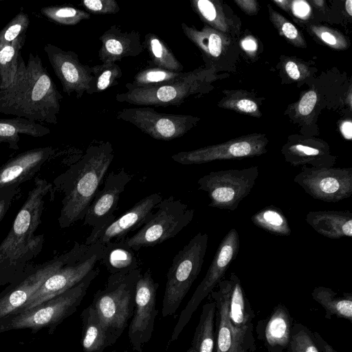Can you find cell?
I'll list each match as a JSON object with an SVG mask.
<instances>
[{
  "label": "cell",
  "mask_w": 352,
  "mask_h": 352,
  "mask_svg": "<svg viewBox=\"0 0 352 352\" xmlns=\"http://www.w3.org/2000/svg\"><path fill=\"white\" fill-rule=\"evenodd\" d=\"M62 99L40 56L30 53L27 64L20 56L12 83L0 89V113L56 124Z\"/></svg>",
  "instance_id": "cell-1"
},
{
  "label": "cell",
  "mask_w": 352,
  "mask_h": 352,
  "mask_svg": "<svg viewBox=\"0 0 352 352\" xmlns=\"http://www.w3.org/2000/svg\"><path fill=\"white\" fill-rule=\"evenodd\" d=\"M52 184L36 177L7 236L0 243V287L17 282L28 263L42 250L44 234L35 235L41 223L45 197Z\"/></svg>",
  "instance_id": "cell-2"
},
{
  "label": "cell",
  "mask_w": 352,
  "mask_h": 352,
  "mask_svg": "<svg viewBox=\"0 0 352 352\" xmlns=\"http://www.w3.org/2000/svg\"><path fill=\"white\" fill-rule=\"evenodd\" d=\"M113 157L109 142L90 145L77 162L54 180L56 190L63 195L58 219L60 228L83 220Z\"/></svg>",
  "instance_id": "cell-3"
},
{
  "label": "cell",
  "mask_w": 352,
  "mask_h": 352,
  "mask_svg": "<svg viewBox=\"0 0 352 352\" xmlns=\"http://www.w3.org/2000/svg\"><path fill=\"white\" fill-rule=\"evenodd\" d=\"M100 270L93 269L78 284L41 304L18 314L0 318V333L29 329L35 333L43 328L54 333L64 320L76 311L92 281Z\"/></svg>",
  "instance_id": "cell-4"
},
{
  "label": "cell",
  "mask_w": 352,
  "mask_h": 352,
  "mask_svg": "<svg viewBox=\"0 0 352 352\" xmlns=\"http://www.w3.org/2000/svg\"><path fill=\"white\" fill-rule=\"evenodd\" d=\"M140 274V268L126 274H109L104 287L94 296L91 305L98 314L109 346L122 336L133 315L135 285Z\"/></svg>",
  "instance_id": "cell-5"
},
{
  "label": "cell",
  "mask_w": 352,
  "mask_h": 352,
  "mask_svg": "<svg viewBox=\"0 0 352 352\" xmlns=\"http://www.w3.org/2000/svg\"><path fill=\"white\" fill-rule=\"evenodd\" d=\"M208 235L198 232L175 256L166 274L162 315H174L199 274L206 253Z\"/></svg>",
  "instance_id": "cell-6"
},
{
  "label": "cell",
  "mask_w": 352,
  "mask_h": 352,
  "mask_svg": "<svg viewBox=\"0 0 352 352\" xmlns=\"http://www.w3.org/2000/svg\"><path fill=\"white\" fill-rule=\"evenodd\" d=\"M211 69L198 68L186 72L179 79L158 87L129 89L117 94L119 102L141 106H179L192 95L204 94L210 89Z\"/></svg>",
  "instance_id": "cell-7"
},
{
  "label": "cell",
  "mask_w": 352,
  "mask_h": 352,
  "mask_svg": "<svg viewBox=\"0 0 352 352\" xmlns=\"http://www.w3.org/2000/svg\"><path fill=\"white\" fill-rule=\"evenodd\" d=\"M195 210L173 196L163 199L149 220L124 242L133 250L153 247L176 236L192 220Z\"/></svg>",
  "instance_id": "cell-8"
},
{
  "label": "cell",
  "mask_w": 352,
  "mask_h": 352,
  "mask_svg": "<svg viewBox=\"0 0 352 352\" xmlns=\"http://www.w3.org/2000/svg\"><path fill=\"white\" fill-rule=\"evenodd\" d=\"M103 248L104 245L99 243L89 245L84 243L69 261L46 279L28 301L12 314L32 309L78 284L100 261Z\"/></svg>",
  "instance_id": "cell-9"
},
{
  "label": "cell",
  "mask_w": 352,
  "mask_h": 352,
  "mask_svg": "<svg viewBox=\"0 0 352 352\" xmlns=\"http://www.w3.org/2000/svg\"><path fill=\"white\" fill-rule=\"evenodd\" d=\"M259 175L258 166L212 171L199 179V190L208 194L209 206L234 211L254 187Z\"/></svg>",
  "instance_id": "cell-10"
},
{
  "label": "cell",
  "mask_w": 352,
  "mask_h": 352,
  "mask_svg": "<svg viewBox=\"0 0 352 352\" xmlns=\"http://www.w3.org/2000/svg\"><path fill=\"white\" fill-rule=\"evenodd\" d=\"M239 246V233L235 228H232L221 240L204 278L181 311L178 321L173 328L170 342L179 338L199 305L223 278L230 264L236 257Z\"/></svg>",
  "instance_id": "cell-11"
},
{
  "label": "cell",
  "mask_w": 352,
  "mask_h": 352,
  "mask_svg": "<svg viewBox=\"0 0 352 352\" xmlns=\"http://www.w3.org/2000/svg\"><path fill=\"white\" fill-rule=\"evenodd\" d=\"M75 242L67 252L38 265L28 264L23 276L0 293V318L23 306L43 283L69 261L83 247Z\"/></svg>",
  "instance_id": "cell-12"
},
{
  "label": "cell",
  "mask_w": 352,
  "mask_h": 352,
  "mask_svg": "<svg viewBox=\"0 0 352 352\" xmlns=\"http://www.w3.org/2000/svg\"><path fill=\"white\" fill-rule=\"evenodd\" d=\"M117 118L129 122L158 140L170 141L183 136L199 122L190 115L159 113L149 107L124 108Z\"/></svg>",
  "instance_id": "cell-13"
},
{
  "label": "cell",
  "mask_w": 352,
  "mask_h": 352,
  "mask_svg": "<svg viewBox=\"0 0 352 352\" xmlns=\"http://www.w3.org/2000/svg\"><path fill=\"white\" fill-rule=\"evenodd\" d=\"M294 182L314 199L336 203L352 195V168H314L304 165Z\"/></svg>",
  "instance_id": "cell-14"
},
{
  "label": "cell",
  "mask_w": 352,
  "mask_h": 352,
  "mask_svg": "<svg viewBox=\"0 0 352 352\" xmlns=\"http://www.w3.org/2000/svg\"><path fill=\"white\" fill-rule=\"evenodd\" d=\"M159 284L155 282L148 269L139 276L135 285V309L130 320L128 337L133 349L142 352L145 344L151 340L154 330L157 293Z\"/></svg>",
  "instance_id": "cell-15"
},
{
  "label": "cell",
  "mask_w": 352,
  "mask_h": 352,
  "mask_svg": "<svg viewBox=\"0 0 352 352\" xmlns=\"http://www.w3.org/2000/svg\"><path fill=\"white\" fill-rule=\"evenodd\" d=\"M267 140L263 135L252 134L218 144L182 151L171 156L182 164H199L216 160H234L260 156L266 153Z\"/></svg>",
  "instance_id": "cell-16"
},
{
  "label": "cell",
  "mask_w": 352,
  "mask_h": 352,
  "mask_svg": "<svg viewBox=\"0 0 352 352\" xmlns=\"http://www.w3.org/2000/svg\"><path fill=\"white\" fill-rule=\"evenodd\" d=\"M209 294L215 302V346L214 352H255L254 331L234 327L228 316L227 279H221Z\"/></svg>",
  "instance_id": "cell-17"
},
{
  "label": "cell",
  "mask_w": 352,
  "mask_h": 352,
  "mask_svg": "<svg viewBox=\"0 0 352 352\" xmlns=\"http://www.w3.org/2000/svg\"><path fill=\"white\" fill-rule=\"evenodd\" d=\"M163 199L160 193H153L139 200L129 210L103 227L92 229L85 244L102 245L126 238V235L139 230L151 218L157 205Z\"/></svg>",
  "instance_id": "cell-18"
},
{
  "label": "cell",
  "mask_w": 352,
  "mask_h": 352,
  "mask_svg": "<svg viewBox=\"0 0 352 352\" xmlns=\"http://www.w3.org/2000/svg\"><path fill=\"white\" fill-rule=\"evenodd\" d=\"M44 51L63 91L69 96L74 93L80 99L92 79L91 67L82 64L74 51L64 50L51 43L44 46Z\"/></svg>",
  "instance_id": "cell-19"
},
{
  "label": "cell",
  "mask_w": 352,
  "mask_h": 352,
  "mask_svg": "<svg viewBox=\"0 0 352 352\" xmlns=\"http://www.w3.org/2000/svg\"><path fill=\"white\" fill-rule=\"evenodd\" d=\"M133 176L123 168L111 171L106 177L104 186L98 190L83 219V225L99 229L114 220L121 193Z\"/></svg>",
  "instance_id": "cell-20"
},
{
  "label": "cell",
  "mask_w": 352,
  "mask_h": 352,
  "mask_svg": "<svg viewBox=\"0 0 352 352\" xmlns=\"http://www.w3.org/2000/svg\"><path fill=\"white\" fill-rule=\"evenodd\" d=\"M52 146L32 148L19 153L0 166V190L29 180L52 156Z\"/></svg>",
  "instance_id": "cell-21"
},
{
  "label": "cell",
  "mask_w": 352,
  "mask_h": 352,
  "mask_svg": "<svg viewBox=\"0 0 352 352\" xmlns=\"http://www.w3.org/2000/svg\"><path fill=\"white\" fill-rule=\"evenodd\" d=\"M101 47L99 59L105 63H116L126 57H135L144 50L141 36L135 30H126L117 25H111L100 37Z\"/></svg>",
  "instance_id": "cell-22"
},
{
  "label": "cell",
  "mask_w": 352,
  "mask_h": 352,
  "mask_svg": "<svg viewBox=\"0 0 352 352\" xmlns=\"http://www.w3.org/2000/svg\"><path fill=\"white\" fill-rule=\"evenodd\" d=\"M293 318L288 309L282 303L276 305L269 316L258 322L256 332L267 352L287 351Z\"/></svg>",
  "instance_id": "cell-23"
},
{
  "label": "cell",
  "mask_w": 352,
  "mask_h": 352,
  "mask_svg": "<svg viewBox=\"0 0 352 352\" xmlns=\"http://www.w3.org/2000/svg\"><path fill=\"white\" fill-rule=\"evenodd\" d=\"M305 220L316 232L329 239L352 236V212L349 210L310 211Z\"/></svg>",
  "instance_id": "cell-24"
},
{
  "label": "cell",
  "mask_w": 352,
  "mask_h": 352,
  "mask_svg": "<svg viewBox=\"0 0 352 352\" xmlns=\"http://www.w3.org/2000/svg\"><path fill=\"white\" fill-rule=\"evenodd\" d=\"M228 316L232 325L240 330L254 331V312L245 295L241 280L235 273L227 278Z\"/></svg>",
  "instance_id": "cell-25"
},
{
  "label": "cell",
  "mask_w": 352,
  "mask_h": 352,
  "mask_svg": "<svg viewBox=\"0 0 352 352\" xmlns=\"http://www.w3.org/2000/svg\"><path fill=\"white\" fill-rule=\"evenodd\" d=\"M285 161L294 166L310 164L314 168L333 167L336 158L330 155L322 144H309L304 142L289 144L283 149Z\"/></svg>",
  "instance_id": "cell-26"
},
{
  "label": "cell",
  "mask_w": 352,
  "mask_h": 352,
  "mask_svg": "<svg viewBox=\"0 0 352 352\" xmlns=\"http://www.w3.org/2000/svg\"><path fill=\"white\" fill-rule=\"evenodd\" d=\"M100 262L110 274H126L140 268L135 251L124 239L104 244Z\"/></svg>",
  "instance_id": "cell-27"
},
{
  "label": "cell",
  "mask_w": 352,
  "mask_h": 352,
  "mask_svg": "<svg viewBox=\"0 0 352 352\" xmlns=\"http://www.w3.org/2000/svg\"><path fill=\"white\" fill-rule=\"evenodd\" d=\"M50 133L47 126L27 119L0 118V143L7 144L11 149L19 148L20 134L41 138Z\"/></svg>",
  "instance_id": "cell-28"
},
{
  "label": "cell",
  "mask_w": 352,
  "mask_h": 352,
  "mask_svg": "<svg viewBox=\"0 0 352 352\" xmlns=\"http://www.w3.org/2000/svg\"><path fill=\"white\" fill-rule=\"evenodd\" d=\"M216 304L210 301L203 305L198 324L186 352H214L215 346Z\"/></svg>",
  "instance_id": "cell-29"
},
{
  "label": "cell",
  "mask_w": 352,
  "mask_h": 352,
  "mask_svg": "<svg viewBox=\"0 0 352 352\" xmlns=\"http://www.w3.org/2000/svg\"><path fill=\"white\" fill-rule=\"evenodd\" d=\"M184 34L202 52L206 59L218 58L226 47V39L219 31L206 25L201 30L182 23Z\"/></svg>",
  "instance_id": "cell-30"
},
{
  "label": "cell",
  "mask_w": 352,
  "mask_h": 352,
  "mask_svg": "<svg viewBox=\"0 0 352 352\" xmlns=\"http://www.w3.org/2000/svg\"><path fill=\"white\" fill-rule=\"evenodd\" d=\"M311 296L324 309L327 319L336 316L352 322V294L344 292L339 296L331 288L318 286L313 289Z\"/></svg>",
  "instance_id": "cell-31"
},
{
  "label": "cell",
  "mask_w": 352,
  "mask_h": 352,
  "mask_svg": "<svg viewBox=\"0 0 352 352\" xmlns=\"http://www.w3.org/2000/svg\"><path fill=\"white\" fill-rule=\"evenodd\" d=\"M80 318L81 345L84 352H103L109 345L98 314L91 304L82 310Z\"/></svg>",
  "instance_id": "cell-32"
},
{
  "label": "cell",
  "mask_w": 352,
  "mask_h": 352,
  "mask_svg": "<svg viewBox=\"0 0 352 352\" xmlns=\"http://www.w3.org/2000/svg\"><path fill=\"white\" fill-rule=\"evenodd\" d=\"M144 50L150 58V65L153 67L182 72L184 66L175 57L166 43L157 34L149 32L142 42Z\"/></svg>",
  "instance_id": "cell-33"
},
{
  "label": "cell",
  "mask_w": 352,
  "mask_h": 352,
  "mask_svg": "<svg viewBox=\"0 0 352 352\" xmlns=\"http://www.w3.org/2000/svg\"><path fill=\"white\" fill-rule=\"evenodd\" d=\"M25 38L23 34L0 49V89L8 87L14 80Z\"/></svg>",
  "instance_id": "cell-34"
},
{
  "label": "cell",
  "mask_w": 352,
  "mask_h": 352,
  "mask_svg": "<svg viewBox=\"0 0 352 352\" xmlns=\"http://www.w3.org/2000/svg\"><path fill=\"white\" fill-rule=\"evenodd\" d=\"M252 222L257 227L278 236H289L292 230L288 220L278 207L270 205L256 212L251 217Z\"/></svg>",
  "instance_id": "cell-35"
},
{
  "label": "cell",
  "mask_w": 352,
  "mask_h": 352,
  "mask_svg": "<svg viewBox=\"0 0 352 352\" xmlns=\"http://www.w3.org/2000/svg\"><path fill=\"white\" fill-rule=\"evenodd\" d=\"M186 72H174L158 67H151L139 71L131 82L125 87L127 90L137 88L158 87L181 78Z\"/></svg>",
  "instance_id": "cell-36"
},
{
  "label": "cell",
  "mask_w": 352,
  "mask_h": 352,
  "mask_svg": "<svg viewBox=\"0 0 352 352\" xmlns=\"http://www.w3.org/2000/svg\"><path fill=\"white\" fill-rule=\"evenodd\" d=\"M93 77L86 94L91 95L108 89L119 82L122 71L116 63H105L91 67Z\"/></svg>",
  "instance_id": "cell-37"
},
{
  "label": "cell",
  "mask_w": 352,
  "mask_h": 352,
  "mask_svg": "<svg viewBox=\"0 0 352 352\" xmlns=\"http://www.w3.org/2000/svg\"><path fill=\"white\" fill-rule=\"evenodd\" d=\"M191 7L200 19L208 26L221 32H228V25L223 10L217 1L211 0H192Z\"/></svg>",
  "instance_id": "cell-38"
},
{
  "label": "cell",
  "mask_w": 352,
  "mask_h": 352,
  "mask_svg": "<svg viewBox=\"0 0 352 352\" xmlns=\"http://www.w3.org/2000/svg\"><path fill=\"white\" fill-rule=\"evenodd\" d=\"M41 13L52 22L63 25H75L91 19L86 10L67 6H49L41 9Z\"/></svg>",
  "instance_id": "cell-39"
},
{
  "label": "cell",
  "mask_w": 352,
  "mask_h": 352,
  "mask_svg": "<svg viewBox=\"0 0 352 352\" xmlns=\"http://www.w3.org/2000/svg\"><path fill=\"white\" fill-rule=\"evenodd\" d=\"M287 352H321L313 332L301 323H294Z\"/></svg>",
  "instance_id": "cell-40"
},
{
  "label": "cell",
  "mask_w": 352,
  "mask_h": 352,
  "mask_svg": "<svg viewBox=\"0 0 352 352\" xmlns=\"http://www.w3.org/2000/svg\"><path fill=\"white\" fill-rule=\"evenodd\" d=\"M30 19L23 11H20L1 31L0 49L7 45L21 35L25 34Z\"/></svg>",
  "instance_id": "cell-41"
},
{
  "label": "cell",
  "mask_w": 352,
  "mask_h": 352,
  "mask_svg": "<svg viewBox=\"0 0 352 352\" xmlns=\"http://www.w3.org/2000/svg\"><path fill=\"white\" fill-rule=\"evenodd\" d=\"M270 16L274 25L294 45L299 47H305V43L300 34L297 28L289 21H287L282 15H280L270 9Z\"/></svg>",
  "instance_id": "cell-42"
},
{
  "label": "cell",
  "mask_w": 352,
  "mask_h": 352,
  "mask_svg": "<svg viewBox=\"0 0 352 352\" xmlns=\"http://www.w3.org/2000/svg\"><path fill=\"white\" fill-rule=\"evenodd\" d=\"M81 3L90 14H112L120 10L115 0H83Z\"/></svg>",
  "instance_id": "cell-43"
},
{
  "label": "cell",
  "mask_w": 352,
  "mask_h": 352,
  "mask_svg": "<svg viewBox=\"0 0 352 352\" xmlns=\"http://www.w3.org/2000/svg\"><path fill=\"white\" fill-rule=\"evenodd\" d=\"M312 28L315 34L326 44L336 48L342 49L346 47V41L343 36L326 27L314 26Z\"/></svg>",
  "instance_id": "cell-44"
},
{
  "label": "cell",
  "mask_w": 352,
  "mask_h": 352,
  "mask_svg": "<svg viewBox=\"0 0 352 352\" xmlns=\"http://www.w3.org/2000/svg\"><path fill=\"white\" fill-rule=\"evenodd\" d=\"M226 105L232 109L248 114L258 113V106L256 103L248 98H240L229 100Z\"/></svg>",
  "instance_id": "cell-45"
},
{
  "label": "cell",
  "mask_w": 352,
  "mask_h": 352,
  "mask_svg": "<svg viewBox=\"0 0 352 352\" xmlns=\"http://www.w3.org/2000/svg\"><path fill=\"white\" fill-rule=\"evenodd\" d=\"M19 186H14L0 190V222L7 213L14 197L18 192Z\"/></svg>",
  "instance_id": "cell-46"
},
{
  "label": "cell",
  "mask_w": 352,
  "mask_h": 352,
  "mask_svg": "<svg viewBox=\"0 0 352 352\" xmlns=\"http://www.w3.org/2000/svg\"><path fill=\"white\" fill-rule=\"evenodd\" d=\"M317 101V94L313 91H307L300 99L298 110L300 114L302 116L309 115L314 109Z\"/></svg>",
  "instance_id": "cell-47"
},
{
  "label": "cell",
  "mask_w": 352,
  "mask_h": 352,
  "mask_svg": "<svg viewBox=\"0 0 352 352\" xmlns=\"http://www.w3.org/2000/svg\"><path fill=\"white\" fill-rule=\"evenodd\" d=\"M235 3L246 13L250 15L256 14L257 3L254 0H237Z\"/></svg>",
  "instance_id": "cell-48"
},
{
  "label": "cell",
  "mask_w": 352,
  "mask_h": 352,
  "mask_svg": "<svg viewBox=\"0 0 352 352\" xmlns=\"http://www.w3.org/2000/svg\"><path fill=\"white\" fill-rule=\"evenodd\" d=\"M293 12L298 17L302 18L309 14V7L304 1H296L293 2Z\"/></svg>",
  "instance_id": "cell-49"
},
{
  "label": "cell",
  "mask_w": 352,
  "mask_h": 352,
  "mask_svg": "<svg viewBox=\"0 0 352 352\" xmlns=\"http://www.w3.org/2000/svg\"><path fill=\"white\" fill-rule=\"evenodd\" d=\"M285 69L288 76L293 80H299L300 78V72L298 65L292 61H287L285 65Z\"/></svg>",
  "instance_id": "cell-50"
},
{
  "label": "cell",
  "mask_w": 352,
  "mask_h": 352,
  "mask_svg": "<svg viewBox=\"0 0 352 352\" xmlns=\"http://www.w3.org/2000/svg\"><path fill=\"white\" fill-rule=\"evenodd\" d=\"M314 338L321 352H337L318 332H313Z\"/></svg>",
  "instance_id": "cell-51"
},
{
  "label": "cell",
  "mask_w": 352,
  "mask_h": 352,
  "mask_svg": "<svg viewBox=\"0 0 352 352\" xmlns=\"http://www.w3.org/2000/svg\"><path fill=\"white\" fill-rule=\"evenodd\" d=\"M340 131L346 140H351L352 138V123L351 121H345L340 126Z\"/></svg>",
  "instance_id": "cell-52"
},
{
  "label": "cell",
  "mask_w": 352,
  "mask_h": 352,
  "mask_svg": "<svg viewBox=\"0 0 352 352\" xmlns=\"http://www.w3.org/2000/svg\"><path fill=\"white\" fill-rule=\"evenodd\" d=\"M242 47L247 52H253L257 49V45L254 39L246 38L241 42Z\"/></svg>",
  "instance_id": "cell-53"
},
{
  "label": "cell",
  "mask_w": 352,
  "mask_h": 352,
  "mask_svg": "<svg viewBox=\"0 0 352 352\" xmlns=\"http://www.w3.org/2000/svg\"><path fill=\"white\" fill-rule=\"evenodd\" d=\"M345 9L349 16H352V1L347 0L345 2Z\"/></svg>",
  "instance_id": "cell-54"
},
{
  "label": "cell",
  "mask_w": 352,
  "mask_h": 352,
  "mask_svg": "<svg viewBox=\"0 0 352 352\" xmlns=\"http://www.w3.org/2000/svg\"><path fill=\"white\" fill-rule=\"evenodd\" d=\"M314 3H316L318 6H321L320 4L323 3V1L319 0V1H314Z\"/></svg>",
  "instance_id": "cell-55"
},
{
  "label": "cell",
  "mask_w": 352,
  "mask_h": 352,
  "mask_svg": "<svg viewBox=\"0 0 352 352\" xmlns=\"http://www.w3.org/2000/svg\"><path fill=\"white\" fill-rule=\"evenodd\" d=\"M270 352H287V351H270Z\"/></svg>",
  "instance_id": "cell-56"
},
{
  "label": "cell",
  "mask_w": 352,
  "mask_h": 352,
  "mask_svg": "<svg viewBox=\"0 0 352 352\" xmlns=\"http://www.w3.org/2000/svg\"><path fill=\"white\" fill-rule=\"evenodd\" d=\"M121 352H129V351H121Z\"/></svg>",
  "instance_id": "cell-57"
},
{
  "label": "cell",
  "mask_w": 352,
  "mask_h": 352,
  "mask_svg": "<svg viewBox=\"0 0 352 352\" xmlns=\"http://www.w3.org/2000/svg\"><path fill=\"white\" fill-rule=\"evenodd\" d=\"M0 1H2V0H0Z\"/></svg>",
  "instance_id": "cell-58"
}]
</instances>
